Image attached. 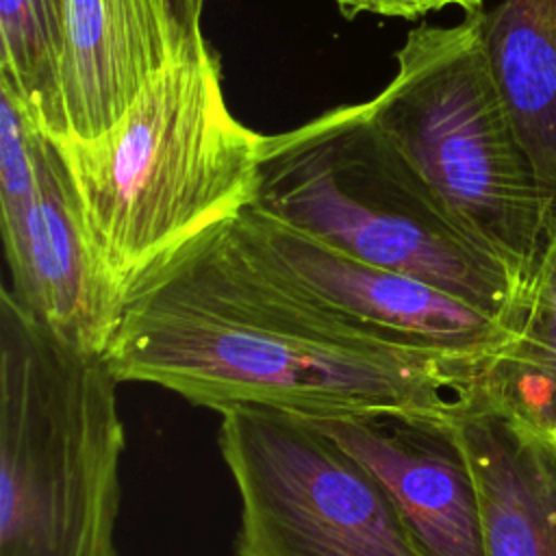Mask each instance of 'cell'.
Listing matches in <instances>:
<instances>
[{
	"label": "cell",
	"instance_id": "cell-9",
	"mask_svg": "<svg viewBox=\"0 0 556 556\" xmlns=\"http://www.w3.org/2000/svg\"><path fill=\"white\" fill-rule=\"evenodd\" d=\"M0 222L9 267L4 287L41 324L102 354L122 306L96 267L67 172L46 132L30 195L0 211Z\"/></svg>",
	"mask_w": 556,
	"mask_h": 556
},
{
	"label": "cell",
	"instance_id": "cell-16",
	"mask_svg": "<svg viewBox=\"0 0 556 556\" xmlns=\"http://www.w3.org/2000/svg\"><path fill=\"white\" fill-rule=\"evenodd\" d=\"M176 20L182 24V28L187 33H191L193 37H204L202 33V15H204V7L206 0H169Z\"/></svg>",
	"mask_w": 556,
	"mask_h": 556
},
{
	"label": "cell",
	"instance_id": "cell-8",
	"mask_svg": "<svg viewBox=\"0 0 556 556\" xmlns=\"http://www.w3.org/2000/svg\"><path fill=\"white\" fill-rule=\"evenodd\" d=\"M311 421L384 484L428 556H484L478 482L454 417L369 413Z\"/></svg>",
	"mask_w": 556,
	"mask_h": 556
},
{
	"label": "cell",
	"instance_id": "cell-12",
	"mask_svg": "<svg viewBox=\"0 0 556 556\" xmlns=\"http://www.w3.org/2000/svg\"><path fill=\"white\" fill-rule=\"evenodd\" d=\"M480 15L495 83L556 217V0H497Z\"/></svg>",
	"mask_w": 556,
	"mask_h": 556
},
{
	"label": "cell",
	"instance_id": "cell-15",
	"mask_svg": "<svg viewBox=\"0 0 556 556\" xmlns=\"http://www.w3.org/2000/svg\"><path fill=\"white\" fill-rule=\"evenodd\" d=\"M334 4L348 20L358 15L417 20L445 9H460L463 13H471L482 9L484 0H334Z\"/></svg>",
	"mask_w": 556,
	"mask_h": 556
},
{
	"label": "cell",
	"instance_id": "cell-10",
	"mask_svg": "<svg viewBox=\"0 0 556 556\" xmlns=\"http://www.w3.org/2000/svg\"><path fill=\"white\" fill-rule=\"evenodd\" d=\"M59 24L56 135L78 139L113 126L169 59L208 43L182 28L169 0H61Z\"/></svg>",
	"mask_w": 556,
	"mask_h": 556
},
{
	"label": "cell",
	"instance_id": "cell-2",
	"mask_svg": "<svg viewBox=\"0 0 556 556\" xmlns=\"http://www.w3.org/2000/svg\"><path fill=\"white\" fill-rule=\"evenodd\" d=\"M50 139L119 306L185 245L256 198L263 135L232 115L208 43L169 59L98 137Z\"/></svg>",
	"mask_w": 556,
	"mask_h": 556
},
{
	"label": "cell",
	"instance_id": "cell-11",
	"mask_svg": "<svg viewBox=\"0 0 556 556\" xmlns=\"http://www.w3.org/2000/svg\"><path fill=\"white\" fill-rule=\"evenodd\" d=\"M478 482L484 556H556V437L482 387L454 417Z\"/></svg>",
	"mask_w": 556,
	"mask_h": 556
},
{
	"label": "cell",
	"instance_id": "cell-5",
	"mask_svg": "<svg viewBox=\"0 0 556 556\" xmlns=\"http://www.w3.org/2000/svg\"><path fill=\"white\" fill-rule=\"evenodd\" d=\"M363 102L378 139L478 243L530 287L552 226L549 202L495 83L480 9L421 22Z\"/></svg>",
	"mask_w": 556,
	"mask_h": 556
},
{
	"label": "cell",
	"instance_id": "cell-14",
	"mask_svg": "<svg viewBox=\"0 0 556 556\" xmlns=\"http://www.w3.org/2000/svg\"><path fill=\"white\" fill-rule=\"evenodd\" d=\"M0 78L46 135L61 132V24L54 0H0Z\"/></svg>",
	"mask_w": 556,
	"mask_h": 556
},
{
	"label": "cell",
	"instance_id": "cell-1",
	"mask_svg": "<svg viewBox=\"0 0 556 556\" xmlns=\"http://www.w3.org/2000/svg\"><path fill=\"white\" fill-rule=\"evenodd\" d=\"M102 356L122 382L163 387L217 415L258 406L306 419L460 415L489 367L343 313L224 222L124 302Z\"/></svg>",
	"mask_w": 556,
	"mask_h": 556
},
{
	"label": "cell",
	"instance_id": "cell-17",
	"mask_svg": "<svg viewBox=\"0 0 556 556\" xmlns=\"http://www.w3.org/2000/svg\"><path fill=\"white\" fill-rule=\"evenodd\" d=\"M552 432H554V437H556V424H554V428H552Z\"/></svg>",
	"mask_w": 556,
	"mask_h": 556
},
{
	"label": "cell",
	"instance_id": "cell-4",
	"mask_svg": "<svg viewBox=\"0 0 556 556\" xmlns=\"http://www.w3.org/2000/svg\"><path fill=\"white\" fill-rule=\"evenodd\" d=\"M254 211L415 276L519 330L528 282L469 237L378 139L363 102L263 135Z\"/></svg>",
	"mask_w": 556,
	"mask_h": 556
},
{
	"label": "cell",
	"instance_id": "cell-6",
	"mask_svg": "<svg viewBox=\"0 0 556 556\" xmlns=\"http://www.w3.org/2000/svg\"><path fill=\"white\" fill-rule=\"evenodd\" d=\"M217 447L239 497L235 556H428L384 484L311 419L230 408Z\"/></svg>",
	"mask_w": 556,
	"mask_h": 556
},
{
	"label": "cell",
	"instance_id": "cell-7",
	"mask_svg": "<svg viewBox=\"0 0 556 556\" xmlns=\"http://www.w3.org/2000/svg\"><path fill=\"white\" fill-rule=\"evenodd\" d=\"M237 224L302 287L397 339L489 369L517 339V330L500 317L415 276L352 256L252 206Z\"/></svg>",
	"mask_w": 556,
	"mask_h": 556
},
{
	"label": "cell",
	"instance_id": "cell-3",
	"mask_svg": "<svg viewBox=\"0 0 556 556\" xmlns=\"http://www.w3.org/2000/svg\"><path fill=\"white\" fill-rule=\"evenodd\" d=\"M119 380L0 293V556H119Z\"/></svg>",
	"mask_w": 556,
	"mask_h": 556
},
{
	"label": "cell",
	"instance_id": "cell-13",
	"mask_svg": "<svg viewBox=\"0 0 556 556\" xmlns=\"http://www.w3.org/2000/svg\"><path fill=\"white\" fill-rule=\"evenodd\" d=\"M482 391L547 430L556 424V217L534 267L517 339L482 380Z\"/></svg>",
	"mask_w": 556,
	"mask_h": 556
},
{
	"label": "cell",
	"instance_id": "cell-18",
	"mask_svg": "<svg viewBox=\"0 0 556 556\" xmlns=\"http://www.w3.org/2000/svg\"><path fill=\"white\" fill-rule=\"evenodd\" d=\"M54 2H56V7H59V4H61V0H54Z\"/></svg>",
	"mask_w": 556,
	"mask_h": 556
}]
</instances>
